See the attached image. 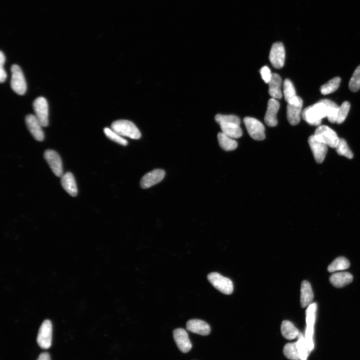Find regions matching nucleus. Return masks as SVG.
Here are the masks:
<instances>
[{
    "mask_svg": "<svg viewBox=\"0 0 360 360\" xmlns=\"http://www.w3.org/2000/svg\"><path fill=\"white\" fill-rule=\"evenodd\" d=\"M282 79L278 74L273 73L269 84V93L272 98L279 100L283 97L281 91Z\"/></svg>",
    "mask_w": 360,
    "mask_h": 360,
    "instance_id": "a211bd4d",
    "label": "nucleus"
},
{
    "mask_svg": "<svg viewBox=\"0 0 360 360\" xmlns=\"http://www.w3.org/2000/svg\"><path fill=\"white\" fill-rule=\"evenodd\" d=\"M104 132L106 136L112 141L123 146H127L128 141L123 137L114 131L112 129L105 128Z\"/></svg>",
    "mask_w": 360,
    "mask_h": 360,
    "instance_id": "473e14b6",
    "label": "nucleus"
},
{
    "mask_svg": "<svg viewBox=\"0 0 360 360\" xmlns=\"http://www.w3.org/2000/svg\"><path fill=\"white\" fill-rule=\"evenodd\" d=\"M308 143L315 161L318 163H322L326 157L328 151V146L318 141L314 135L311 136L309 138Z\"/></svg>",
    "mask_w": 360,
    "mask_h": 360,
    "instance_id": "9b49d317",
    "label": "nucleus"
},
{
    "mask_svg": "<svg viewBox=\"0 0 360 360\" xmlns=\"http://www.w3.org/2000/svg\"><path fill=\"white\" fill-rule=\"evenodd\" d=\"M5 60V56L3 53L1 51V53H0V64H4Z\"/></svg>",
    "mask_w": 360,
    "mask_h": 360,
    "instance_id": "4c0bfd02",
    "label": "nucleus"
},
{
    "mask_svg": "<svg viewBox=\"0 0 360 360\" xmlns=\"http://www.w3.org/2000/svg\"><path fill=\"white\" fill-rule=\"evenodd\" d=\"M61 185L63 189L71 196L75 197L78 193V189L73 175L68 172L61 177Z\"/></svg>",
    "mask_w": 360,
    "mask_h": 360,
    "instance_id": "412c9836",
    "label": "nucleus"
},
{
    "mask_svg": "<svg viewBox=\"0 0 360 360\" xmlns=\"http://www.w3.org/2000/svg\"><path fill=\"white\" fill-rule=\"evenodd\" d=\"M281 331L283 337L289 340L296 339L299 334L298 329L289 321L282 322Z\"/></svg>",
    "mask_w": 360,
    "mask_h": 360,
    "instance_id": "5701e85b",
    "label": "nucleus"
},
{
    "mask_svg": "<svg viewBox=\"0 0 360 360\" xmlns=\"http://www.w3.org/2000/svg\"><path fill=\"white\" fill-rule=\"evenodd\" d=\"M269 60L272 66L276 69H281L283 67L285 60V50L282 43L277 42L272 45Z\"/></svg>",
    "mask_w": 360,
    "mask_h": 360,
    "instance_id": "9d476101",
    "label": "nucleus"
},
{
    "mask_svg": "<svg viewBox=\"0 0 360 360\" xmlns=\"http://www.w3.org/2000/svg\"><path fill=\"white\" fill-rule=\"evenodd\" d=\"M350 104L346 101L339 107L336 123L341 124L345 121L350 109Z\"/></svg>",
    "mask_w": 360,
    "mask_h": 360,
    "instance_id": "72a5a7b5",
    "label": "nucleus"
},
{
    "mask_svg": "<svg viewBox=\"0 0 360 360\" xmlns=\"http://www.w3.org/2000/svg\"><path fill=\"white\" fill-rule=\"evenodd\" d=\"M218 140L220 146L225 151H231L235 150L238 147L237 142L222 132L218 134Z\"/></svg>",
    "mask_w": 360,
    "mask_h": 360,
    "instance_id": "b1692460",
    "label": "nucleus"
},
{
    "mask_svg": "<svg viewBox=\"0 0 360 360\" xmlns=\"http://www.w3.org/2000/svg\"><path fill=\"white\" fill-rule=\"evenodd\" d=\"M350 264L349 261L345 257H340L336 259L328 267V271L330 272H335L338 271L346 270L349 268Z\"/></svg>",
    "mask_w": 360,
    "mask_h": 360,
    "instance_id": "bb28decb",
    "label": "nucleus"
},
{
    "mask_svg": "<svg viewBox=\"0 0 360 360\" xmlns=\"http://www.w3.org/2000/svg\"><path fill=\"white\" fill-rule=\"evenodd\" d=\"M111 129L122 137H127L132 139L138 140L141 137V134L137 126L128 120H121L113 122Z\"/></svg>",
    "mask_w": 360,
    "mask_h": 360,
    "instance_id": "f03ea898",
    "label": "nucleus"
},
{
    "mask_svg": "<svg viewBox=\"0 0 360 360\" xmlns=\"http://www.w3.org/2000/svg\"><path fill=\"white\" fill-rule=\"evenodd\" d=\"M303 104L302 98L297 96L291 102L288 103L287 117L288 122L292 126L298 124L300 121Z\"/></svg>",
    "mask_w": 360,
    "mask_h": 360,
    "instance_id": "1a4fd4ad",
    "label": "nucleus"
},
{
    "mask_svg": "<svg viewBox=\"0 0 360 360\" xmlns=\"http://www.w3.org/2000/svg\"><path fill=\"white\" fill-rule=\"evenodd\" d=\"M52 324L49 320H46L39 329L37 342L40 347L48 349L52 345Z\"/></svg>",
    "mask_w": 360,
    "mask_h": 360,
    "instance_id": "423d86ee",
    "label": "nucleus"
},
{
    "mask_svg": "<svg viewBox=\"0 0 360 360\" xmlns=\"http://www.w3.org/2000/svg\"><path fill=\"white\" fill-rule=\"evenodd\" d=\"M243 121L251 138L257 141H262L265 138V127L259 120L252 117H245Z\"/></svg>",
    "mask_w": 360,
    "mask_h": 360,
    "instance_id": "0eeeda50",
    "label": "nucleus"
},
{
    "mask_svg": "<svg viewBox=\"0 0 360 360\" xmlns=\"http://www.w3.org/2000/svg\"><path fill=\"white\" fill-rule=\"evenodd\" d=\"M260 74L263 81L266 84H268L272 79L273 74L269 68L266 66L263 67L260 70Z\"/></svg>",
    "mask_w": 360,
    "mask_h": 360,
    "instance_id": "f704fd0d",
    "label": "nucleus"
},
{
    "mask_svg": "<svg viewBox=\"0 0 360 360\" xmlns=\"http://www.w3.org/2000/svg\"><path fill=\"white\" fill-rule=\"evenodd\" d=\"M4 64H0V81L3 83L7 78V73L4 68Z\"/></svg>",
    "mask_w": 360,
    "mask_h": 360,
    "instance_id": "c9c22d12",
    "label": "nucleus"
},
{
    "mask_svg": "<svg viewBox=\"0 0 360 360\" xmlns=\"http://www.w3.org/2000/svg\"><path fill=\"white\" fill-rule=\"evenodd\" d=\"M341 82L340 77H335L320 88V91L323 95H328L336 91L339 87Z\"/></svg>",
    "mask_w": 360,
    "mask_h": 360,
    "instance_id": "cd10ccee",
    "label": "nucleus"
},
{
    "mask_svg": "<svg viewBox=\"0 0 360 360\" xmlns=\"http://www.w3.org/2000/svg\"><path fill=\"white\" fill-rule=\"evenodd\" d=\"M314 135L318 141L333 148H336L340 140L337 133L325 125L319 126L316 129Z\"/></svg>",
    "mask_w": 360,
    "mask_h": 360,
    "instance_id": "7ed1b4c3",
    "label": "nucleus"
},
{
    "mask_svg": "<svg viewBox=\"0 0 360 360\" xmlns=\"http://www.w3.org/2000/svg\"><path fill=\"white\" fill-rule=\"evenodd\" d=\"M283 354L289 360H301V355L297 343H291L286 344L284 347Z\"/></svg>",
    "mask_w": 360,
    "mask_h": 360,
    "instance_id": "393cba45",
    "label": "nucleus"
},
{
    "mask_svg": "<svg viewBox=\"0 0 360 360\" xmlns=\"http://www.w3.org/2000/svg\"><path fill=\"white\" fill-rule=\"evenodd\" d=\"M279 108L280 103L277 100L271 98L269 100L264 118L265 123L268 126L274 127L277 126L278 124L277 114Z\"/></svg>",
    "mask_w": 360,
    "mask_h": 360,
    "instance_id": "dca6fc26",
    "label": "nucleus"
},
{
    "mask_svg": "<svg viewBox=\"0 0 360 360\" xmlns=\"http://www.w3.org/2000/svg\"><path fill=\"white\" fill-rule=\"evenodd\" d=\"M337 153L340 155L351 159L353 158V154L348 146L347 142L344 139H340L339 142L336 148Z\"/></svg>",
    "mask_w": 360,
    "mask_h": 360,
    "instance_id": "c756f323",
    "label": "nucleus"
},
{
    "mask_svg": "<svg viewBox=\"0 0 360 360\" xmlns=\"http://www.w3.org/2000/svg\"><path fill=\"white\" fill-rule=\"evenodd\" d=\"M215 121L219 125L222 123H235L238 125L241 124L240 118L235 115H225L218 114L215 116Z\"/></svg>",
    "mask_w": 360,
    "mask_h": 360,
    "instance_id": "7c9ffc66",
    "label": "nucleus"
},
{
    "mask_svg": "<svg viewBox=\"0 0 360 360\" xmlns=\"http://www.w3.org/2000/svg\"><path fill=\"white\" fill-rule=\"evenodd\" d=\"M35 116L43 127L48 125L49 107L47 100L44 97L37 98L33 103Z\"/></svg>",
    "mask_w": 360,
    "mask_h": 360,
    "instance_id": "6e6552de",
    "label": "nucleus"
},
{
    "mask_svg": "<svg viewBox=\"0 0 360 360\" xmlns=\"http://www.w3.org/2000/svg\"><path fill=\"white\" fill-rule=\"evenodd\" d=\"M350 90L356 92L360 89V65L354 71L349 85Z\"/></svg>",
    "mask_w": 360,
    "mask_h": 360,
    "instance_id": "2f4dec72",
    "label": "nucleus"
},
{
    "mask_svg": "<svg viewBox=\"0 0 360 360\" xmlns=\"http://www.w3.org/2000/svg\"><path fill=\"white\" fill-rule=\"evenodd\" d=\"M187 329L194 333L207 336L211 332V328L208 324L201 320H190L186 325Z\"/></svg>",
    "mask_w": 360,
    "mask_h": 360,
    "instance_id": "f3484780",
    "label": "nucleus"
},
{
    "mask_svg": "<svg viewBox=\"0 0 360 360\" xmlns=\"http://www.w3.org/2000/svg\"><path fill=\"white\" fill-rule=\"evenodd\" d=\"M330 282L336 288H342L353 281V277L348 272H339L332 274L330 277Z\"/></svg>",
    "mask_w": 360,
    "mask_h": 360,
    "instance_id": "6ab92c4d",
    "label": "nucleus"
},
{
    "mask_svg": "<svg viewBox=\"0 0 360 360\" xmlns=\"http://www.w3.org/2000/svg\"><path fill=\"white\" fill-rule=\"evenodd\" d=\"M283 94L287 103L291 102L297 96L294 86L289 79H286L283 84Z\"/></svg>",
    "mask_w": 360,
    "mask_h": 360,
    "instance_id": "c85d7f7f",
    "label": "nucleus"
},
{
    "mask_svg": "<svg viewBox=\"0 0 360 360\" xmlns=\"http://www.w3.org/2000/svg\"><path fill=\"white\" fill-rule=\"evenodd\" d=\"M207 278L212 285L222 293L230 295L233 293V282L229 278L216 272L210 273Z\"/></svg>",
    "mask_w": 360,
    "mask_h": 360,
    "instance_id": "20e7f679",
    "label": "nucleus"
},
{
    "mask_svg": "<svg viewBox=\"0 0 360 360\" xmlns=\"http://www.w3.org/2000/svg\"><path fill=\"white\" fill-rule=\"evenodd\" d=\"M165 172L161 169H156L146 174L141 181V186L143 189L149 188L161 182L164 178Z\"/></svg>",
    "mask_w": 360,
    "mask_h": 360,
    "instance_id": "2eb2a0df",
    "label": "nucleus"
},
{
    "mask_svg": "<svg viewBox=\"0 0 360 360\" xmlns=\"http://www.w3.org/2000/svg\"><path fill=\"white\" fill-rule=\"evenodd\" d=\"M314 299V294L310 283L304 280L301 284V305L304 308L309 306Z\"/></svg>",
    "mask_w": 360,
    "mask_h": 360,
    "instance_id": "aec40b11",
    "label": "nucleus"
},
{
    "mask_svg": "<svg viewBox=\"0 0 360 360\" xmlns=\"http://www.w3.org/2000/svg\"><path fill=\"white\" fill-rule=\"evenodd\" d=\"M37 360H51V359L48 353L44 352L39 355Z\"/></svg>",
    "mask_w": 360,
    "mask_h": 360,
    "instance_id": "e433bc0d",
    "label": "nucleus"
},
{
    "mask_svg": "<svg viewBox=\"0 0 360 360\" xmlns=\"http://www.w3.org/2000/svg\"><path fill=\"white\" fill-rule=\"evenodd\" d=\"M327 116V107L321 101L306 108L302 113V117L305 121L313 126L320 125L321 123L322 119Z\"/></svg>",
    "mask_w": 360,
    "mask_h": 360,
    "instance_id": "f257e3e1",
    "label": "nucleus"
},
{
    "mask_svg": "<svg viewBox=\"0 0 360 360\" xmlns=\"http://www.w3.org/2000/svg\"><path fill=\"white\" fill-rule=\"evenodd\" d=\"M321 101L324 103L327 107V117L329 122L331 123H336L339 107L335 103L330 100L324 99Z\"/></svg>",
    "mask_w": 360,
    "mask_h": 360,
    "instance_id": "a878e982",
    "label": "nucleus"
},
{
    "mask_svg": "<svg viewBox=\"0 0 360 360\" xmlns=\"http://www.w3.org/2000/svg\"><path fill=\"white\" fill-rule=\"evenodd\" d=\"M44 158L54 174L58 177H62L63 169L59 155L54 150H48L45 152Z\"/></svg>",
    "mask_w": 360,
    "mask_h": 360,
    "instance_id": "f8f14e48",
    "label": "nucleus"
},
{
    "mask_svg": "<svg viewBox=\"0 0 360 360\" xmlns=\"http://www.w3.org/2000/svg\"><path fill=\"white\" fill-rule=\"evenodd\" d=\"M173 337L178 348L182 352L186 353L191 350L192 345L186 330L182 328L175 330Z\"/></svg>",
    "mask_w": 360,
    "mask_h": 360,
    "instance_id": "4468645a",
    "label": "nucleus"
},
{
    "mask_svg": "<svg viewBox=\"0 0 360 360\" xmlns=\"http://www.w3.org/2000/svg\"><path fill=\"white\" fill-rule=\"evenodd\" d=\"M222 133L233 138L237 139L241 137L243 131L240 125L235 123H222L220 124Z\"/></svg>",
    "mask_w": 360,
    "mask_h": 360,
    "instance_id": "4be33fe9",
    "label": "nucleus"
},
{
    "mask_svg": "<svg viewBox=\"0 0 360 360\" xmlns=\"http://www.w3.org/2000/svg\"><path fill=\"white\" fill-rule=\"evenodd\" d=\"M11 70L12 89L19 95L25 94L27 90V84L21 68L17 65H13Z\"/></svg>",
    "mask_w": 360,
    "mask_h": 360,
    "instance_id": "39448f33",
    "label": "nucleus"
},
{
    "mask_svg": "<svg viewBox=\"0 0 360 360\" xmlns=\"http://www.w3.org/2000/svg\"><path fill=\"white\" fill-rule=\"evenodd\" d=\"M26 123L28 129L35 140L38 141H42L44 140L43 126L35 115L31 114L27 115L26 117Z\"/></svg>",
    "mask_w": 360,
    "mask_h": 360,
    "instance_id": "ddd939ff",
    "label": "nucleus"
}]
</instances>
